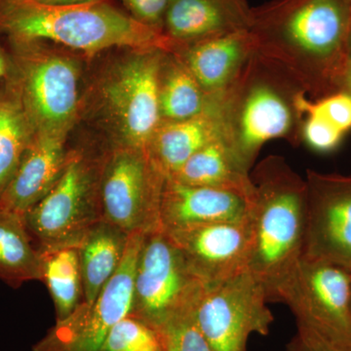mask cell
<instances>
[{"instance_id":"obj_10","label":"cell","mask_w":351,"mask_h":351,"mask_svg":"<svg viewBox=\"0 0 351 351\" xmlns=\"http://www.w3.org/2000/svg\"><path fill=\"white\" fill-rule=\"evenodd\" d=\"M267 292L248 269L205 288L195 319L212 351H247L252 334L267 336L274 317Z\"/></svg>"},{"instance_id":"obj_4","label":"cell","mask_w":351,"mask_h":351,"mask_svg":"<svg viewBox=\"0 0 351 351\" xmlns=\"http://www.w3.org/2000/svg\"><path fill=\"white\" fill-rule=\"evenodd\" d=\"M306 96L278 66L258 53L252 55L232 86L221 94L223 138L246 169L252 171L269 141L302 142Z\"/></svg>"},{"instance_id":"obj_28","label":"cell","mask_w":351,"mask_h":351,"mask_svg":"<svg viewBox=\"0 0 351 351\" xmlns=\"http://www.w3.org/2000/svg\"><path fill=\"white\" fill-rule=\"evenodd\" d=\"M195 311L180 316L161 332L165 351H212L196 324Z\"/></svg>"},{"instance_id":"obj_33","label":"cell","mask_w":351,"mask_h":351,"mask_svg":"<svg viewBox=\"0 0 351 351\" xmlns=\"http://www.w3.org/2000/svg\"><path fill=\"white\" fill-rule=\"evenodd\" d=\"M11 61L8 51L0 45V82L10 75Z\"/></svg>"},{"instance_id":"obj_32","label":"cell","mask_w":351,"mask_h":351,"mask_svg":"<svg viewBox=\"0 0 351 351\" xmlns=\"http://www.w3.org/2000/svg\"><path fill=\"white\" fill-rule=\"evenodd\" d=\"M36 3L45 6H75L82 4L94 3V2L105 1V0H31Z\"/></svg>"},{"instance_id":"obj_30","label":"cell","mask_w":351,"mask_h":351,"mask_svg":"<svg viewBox=\"0 0 351 351\" xmlns=\"http://www.w3.org/2000/svg\"><path fill=\"white\" fill-rule=\"evenodd\" d=\"M345 136L346 134L317 113L304 112L301 140L313 151L319 154H329L338 149Z\"/></svg>"},{"instance_id":"obj_5","label":"cell","mask_w":351,"mask_h":351,"mask_svg":"<svg viewBox=\"0 0 351 351\" xmlns=\"http://www.w3.org/2000/svg\"><path fill=\"white\" fill-rule=\"evenodd\" d=\"M166 51L130 49L97 84V105L115 147L147 149L160 124L159 73Z\"/></svg>"},{"instance_id":"obj_8","label":"cell","mask_w":351,"mask_h":351,"mask_svg":"<svg viewBox=\"0 0 351 351\" xmlns=\"http://www.w3.org/2000/svg\"><path fill=\"white\" fill-rule=\"evenodd\" d=\"M206 285L163 230L145 235L136 269L132 315L159 335L195 311Z\"/></svg>"},{"instance_id":"obj_27","label":"cell","mask_w":351,"mask_h":351,"mask_svg":"<svg viewBox=\"0 0 351 351\" xmlns=\"http://www.w3.org/2000/svg\"><path fill=\"white\" fill-rule=\"evenodd\" d=\"M295 323L297 332L286 351H351V334L304 321Z\"/></svg>"},{"instance_id":"obj_25","label":"cell","mask_w":351,"mask_h":351,"mask_svg":"<svg viewBox=\"0 0 351 351\" xmlns=\"http://www.w3.org/2000/svg\"><path fill=\"white\" fill-rule=\"evenodd\" d=\"M40 255L43 281L49 290L60 322L75 313L83 300L80 250L78 247H63Z\"/></svg>"},{"instance_id":"obj_12","label":"cell","mask_w":351,"mask_h":351,"mask_svg":"<svg viewBox=\"0 0 351 351\" xmlns=\"http://www.w3.org/2000/svg\"><path fill=\"white\" fill-rule=\"evenodd\" d=\"M304 255L351 272V174L306 172Z\"/></svg>"},{"instance_id":"obj_18","label":"cell","mask_w":351,"mask_h":351,"mask_svg":"<svg viewBox=\"0 0 351 351\" xmlns=\"http://www.w3.org/2000/svg\"><path fill=\"white\" fill-rule=\"evenodd\" d=\"M256 52L250 31L226 34L182 46L175 53L202 89L215 96L228 89Z\"/></svg>"},{"instance_id":"obj_16","label":"cell","mask_w":351,"mask_h":351,"mask_svg":"<svg viewBox=\"0 0 351 351\" xmlns=\"http://www.w3.org/2000/svg\"><path fill=\"white\" fill-rule=\"evenodd\" d=\"M66 135L34 133L12 179L0 195V208L24 217L44 197L66 165Z\"/></svg>"},{"instance_id":"obj_14","label":"cell","mask_w":351,"mask_h":351,"mask_svg":"<svg viewBox=\"0 0 351 351\" xmlns=\"http://www.w3.org/2000/svg\"><path fill=\"white\" fill-rule=\"evenodd\" d=\"M165 233L206 287L219 285L248 269L249 221L205 223Z\"/></svg>"},{"instance_id":"obj_35","label":"cell","mask_w":351,"mask_h":351,"mask_svg":"<svg viewBox=\"0 0 351 351\" xmlns=\"http://www.w3.org/2000/svg\"><path fill=\"white\" fill-rule=\"evenodd\" d=\"M143 351H165V348H164L162 343H158V345L152 346L151 348H145Z\"/></svg>"},{"instance_id":"obj_19","label":"cell","mask_w":351,"mask_h":351,"mask_svg":"<svg viewBox=\"0 0 351 351\" xmlns=\"http://www.w3.org/2000/svg\"><path fill=\"white\" fill-rule=\"evenodd\" d=\"M221 94L215 95L200 114L180 121H161L154 131L147 152L166 178L177 173L205 145L223 138Z\"/></svg>"},{"instance_id":"obj_23","label":"cell","mask_w":351,"mask_h":351,"mask_svg":"<svg viewBox=\"0 0 351 351\" xmlns=\"http://www.w3.org/2000/svg\"><path fill=\"white\" fill-rule=\"evenodd\" d=\"M191 71L175 53L165 52L159 73L161 121H180L204 112L211 103Z\"/></svg>"},{"instance_id":"obj_3","label":"cell","mask_w":351,"mask_h":351,"mask_svg":"<svg viewBox=\"0 0 351 351\" xmlns=\"http://www.w3.org/2000/svg\"><path fill=\"white\" fill-rule=\"evenodd\" d=\"M0 36L51 41L85 54L113 47L154 48L166 52L177 49L162 32L138 22L110 0L59 7L31 0H0Z\"/></svg>"},{"instance_id":"obj_7","label":"cell","mask_w":351,"mask_h":351,"mask_svg":"<svg viewBox=\"0 0 351 351\" xmlns=\"http://www.w3.org/2000/svg\"><path fill=\"white\" fill-rule=\"evenodd\" d=\"M104 159L69 152L54 186L25 214V226L39 253L80 246L86 233L103 219L100 184Z\"/></svg>"},{"instance_id":"obj_17","label":"cell","mask_w":351,"mask_h":351,"mask_svg":"<svg viewBox=\"0 0 351 351\" xmlns=\"http://www.w3.org/2000/svg\"><path fill=\"white\" fill-rule=\"evenodd\" d=\"M251 25L252 7L246 0H170L163 34L178 50L198 41L250 31Z\"/></svg>"},{"instance_id":"obj_9","label":"cell","mask_w":351,"mask_h":351,"mask_svg":"<svg viewBox=\"0 0 351 351\" xmlns=\"http://www.w3.org/2000/svg\"><path fill=\"white\" fill-rule=\"evenodd\" d=\"M166 176L147 149L115 147L104 159L100 197L104 221L126 234L161 230V196Z\"/></svg>"},{"instance_id":"obj_22","label":"cell","mask_w":351,"mask_h":351,"mask_svg":"<svg viewBox=\"0 0 351 351\" xmlns=\"http://www.w3.org/2000/svg\"><path fill=\"white\" fill-rule=\"evenodd\" d=\"M0 279L12 288L43 281V260L24 217L0 208Z\"/></svg>"},{"instance_id":"obj_34","label":"cell","mask_w":351,"mask_h":351,"mask_svg":"<svg viewBox=\"0 0 351 351\" xmlns=\"http://www.w3.org/2000/svg\"><path fill=\"white\" fill-rule=\"evenodd\" d=\"M339 91L345 92V93L351 96V55L348 60V66H346L345 73L341 78V87Z\"/></svg>"},{"instance_id":"obj_15","label":"cell","mask_w":351,"mask_h":351,"mask_svg":"<svg viewBox=\"0 0 351 351\" xmlns=\"http://www.w3.org/2000/svg\"><path fill=\"white\" fill-rule=\"evenodd\" d=\"M253 198L166 178L161 196V230L169 232L205 223L249 221Z\"/></svg>"},{"instance_id":"obj_11","label":"cell","mask_w":351,"mask_h":351,"mask_svg":"<svg viewBox=\"0 0 351 351\" xmlns=\"http://www.w3.org/2000/svg\"><path fill=\"white\" fill-rule=\"evenodd\" d=\"M145 235H129L123 260L92 304L57 322L32 351H100L112 327L132 313L138 256Z\"/></svg>"},{"instance_id":"obj_6","label":"cell","mask_w":351,"mask_h":351,"mask_svg":"<svg viewBox=\"0 0 351 351\" xmlns=\"http://www.w3.org/2000/svg\"><path fill=\"white\" fill-rule=\"evenodd\" d=\"M10 78L34 132L68 134L80 110L77 61L45 41L6 39Z\"/></svg>"},{"instance_id":"obj_13","label":"cell","mask_w":351,"mask_h":351,"mask_svg":"<svg viewBox=\"0 0 351 351\" xmlns=\"http://www.w3.org/2000/svg\"><path fill=\"white\" fill-rule=\"evenodd\" d=\"M295 321L351 334V272L325 261L302 256L277 292Z\"/></svg>"},{"instance_id":"obj_2","label":"cell","mask_w":351,"mask_h":351,"mask_svg":"<svg viewBox=\"0 0 351 351\" xmlns=\"http://www.w3.org/2000/svg\"><path fill=\"white\" fill-rule=\"evenodd\" d=\"M251 178L255 193L248 270L263 284L269 302H274L304 255L306 182L279 156L263 159Z\"/></svg>"},{"instance_id":"obj_36","label":"cell","mask_w":351,"mask_h":351,"mask_svg":"<svg viewBox=\"0 0 351 351\" xmlns=\"http://www.w3.org/2000/svg\"><path fill=\"white\" fill-rule=\"evenodd\" d=\"M348 45H350V52L351 55V23H350V36H348Z\"/></svg>"},{"instance_id":"obj_37","label":"cell","mask_w":351,"mask_h":351,"mask_svg":"<svg viewBox=\"0 0 351 351\" xmlns=\"http://www.w3.org/2000/svg\"><path fill=\"white\" fill-rule=\"evenodd\" d=\"M348 1H350V3H351V0H348Z\"/></svg>"},{"instance_id":"obj_1","label":"cell","mask_w":351,"mask_h":351,"mask_svg":"<svg viewBox=\"0 0 351 351\" xmlns=\"http://www.w3.org/2000/svg\"><path fill=\"white\" fill-rule=\"evenodd\" d=\"M350 23L348 0H271L252 7L250 32L256 53L318 100L339 91Z\"/></svg>"},{"instance_id":"obj_29","label":"cell","mask_w":351,"mask_h":351,"mask_svg":"<svg viewBox=\"0 0 351 351\" xmlns=\"http://www.w3.org/2000/svg\"><path fill=\"white\" fill-rule=\"evenodd\" d=\"M302 112L317 113L343 134L351 131V96L345 92H336L326 97L311 100L306 96L302 101Z\"/></svg>"},{"instance_id":"obj_26","label":"cell","mask_w":351,"mask_h":351,"mask_svg":"<svg viewBox=\"0 0 351 351\" xmlns=\"http://www.w3.org/2000/svg\"><path fill=\"white\" fill-rule=\"evenodd\" d=\"M161 343L156 330L129 314L112 327L100 351H143Z\"/></svg>"},{"instance_id":"obj_21","label":"cell","mask_w":351,"mask_h":351,"mask_svg":"<svg viewBox=\"0 0 351 351\" xmlns=\"http://www.w3.org/2000/svg\"><path fill=\"white\" fill-rule=\"evenodd\" d=\"M128 239V234L104 219L86 233L78 246L83 302L93 304L114 276L123 260Z\"/></svg>"},{"instance_id":"obj_31","label":"cell","mask_w":351,"mask_h":351,"mask_svg":"<svg viewBox=\"0 0 351 351\" xmlns=\"http://www.w3.org/2000/svg\"><path fill=\"white\" fill-rule=\"evenodd\" d=\"M134 19L157 32H162L170 0H120Z\"/></svg>"},{"instance_id":"obj_24","label":"cell","mask_w":351,"mask_h":351,"mask_svg":"<svg viewBox=\"0 0 351 351\" xmlns=\"http://www.w3.org/2000/svg\"><path fill=\"white\" fill-rule=\"evenodd\" d=\"M34 133L9 75L0 82V195L12 179Z\"/></svg>"},{"instance_id":"obj_20","label":"cell","mask_w":351,"mask_h":351,"mask_svg":"<svg viewBox=\"0 0 351 351\" xmlns=\"http://www.w3.org/2000/svg\"><path fill=\"white\" fill-rule=\"evenodd\" d=\"M167 178L191 186L235 191L251 198L255 193L251 171L240 162L223 138L205 145L181 169Z\"/></svg>"}]
</instances>
